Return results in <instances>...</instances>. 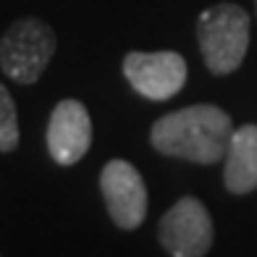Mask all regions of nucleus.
I'll return each mask as SVG.
<instances>
[{
  "label": "nucleus",
  "instance_id": "1",
  "mask_svg": "<svg viewBox=\"0 0 257 257\" xmlns=\"http://www.w3.org/2000/svg\"><path fill=\"white\" fill-rule=\"evenodd\" d=\"M231 134L233 121L223 108L197 102L158 118L150 128V145L166 158L213 166L226 158Z\"/></svg>",
  "mask_w": 257,
  "mask_h": 257
},
{
  "label": "nucleus",
  "instance_id": "2",
  "mask_svg": "<svg viewBox=\"0 0 257 257\" xmlns=\"http://www.w3.org/2000/svg\"><path fill=\"white\" fill-rule=\"evenodd\" d=\"M197 42L213 76H228L249 50V16L236 3H215L197 19Z\"/></svg>",
  "mask_w": 257,
  "mask_h": 257
},
{
  "label": "nucleus",
  "instance_id": "3",
  "mask_svg": "<svg viewBox=\"0 0 257 257\" xmlns=\"http://www.w3.org/2000/svg\"><path fill=\"white\" fill-rule=\"evenodd\" d=\"M58 37L40 16H21L0 37V68L16 84H34L55 55Z\"/></svg>",
  "mask_w": 257,
  "mask_h": 257
},
{
  "label": "nucleus",
  "instance_id": "4",
  "mask_svg": "<svg viewBox=\"0 0 257 257\" xmlns=\"http://www.w3.org/2000/svg\"><path fill=\"white\" fill-rule=\"evenodd\" d=\"M213 218L197 197H181L158 223L160 247L173 257H202L213 247Z\"/></svg>",
  "mask_w": 257,
  "mask_h": 257
},
{
  "label": "nucleus",
  "instance_id": "5",
  "mask_svg": "<svg viewBox=\"0 0 257 257\" xmlns=\"http://www.w3.org/2000/svg\"><path fill=\"white\" fill-rule=\"evenodd\" d=\"M186 61L173 50H132L123 55V76L137 95L163 102L176 97L186 84Z\"/></svg>",
  "mask_w": 257,
  "mask_h": 257
},
{
  "label": "nucleus",
  "instance_id": "6",
  "mask_svg": "<svg viewBox=\"0 0 257 257\" xmlns=\"http://www.w3.org/2000/svg\"><path fill=\"white\" fill-rule=\"evenodd\" d=\"M100 192L108 215L121 231H134L147 218V186L128 160L113 158L100 171Z\"/></svg>",
  "mask_w": 257,
  "mask_h": 257
},
{
  "label": "nucleus",
  "instance_id": "7",
  "mask_svg": "<svg viewBox=\"0 0 257 257\" xmlns=\"http://www.w3.org/2000/svg\"><path fill=\"white\" fill-rule=\"evenodd\" d=\"M48 153L58 166H74L92 147V118L84 102L74 97L61 100L48 121Z\"/></svg>",
  "mask_w": 257,
  "mask_h": 257
},
{
  "label": "nucleus",
  "instance_id": "8",
  "mask_svg": "<svg viewBox=\"0 0 257 257\" xmlns=\"http://www.w3.org/2000/svg\"><path fill=\"white\" fill-rule=\"evenodd\" d=\"M223 160V184L231 194L241 197L257 189V123L233 128Z\"/></svg>",
  "mask_w": 257,
  "mask_h": 257
},
{
  "label": "nucleus",
  "instance_id": "9",
  "mask_svg": "<svg viewBox=\"0 0 257 257\" xmlns=\"http://www.w3.org/2000/svg\"><path fill=\"white\" fill-rule=\"evenodd\" d=\"M19 110L8 87L0 81V153H14L19 147Z\"/></svg>",
  "mask_w": 257,
  "mask_h": 257
},
{
  "label": "nucleus",
  "instance_id": "10",
  "mask_svg": "<svg viewBox=\"0 0 257 257\" xmlns=\"http://www.w3.org/2000/svg\"><path fill=\"white\" fill-rule=\"evenodd\" d=\"M254 14H257V0H254Z\"/></svg>",
  "mask_w": 257,
  "mask_h": 257
}]
</instances>
